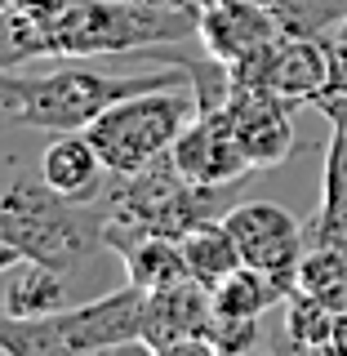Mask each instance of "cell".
I'll use <instances>...</instances> for the list:
<instances>
[{
  "mask_svg": "<svg viewBox=\"0 0 347 356\" xmlns=\"http://www.w3.org/2000/svg\"><path fill=\"white\" fill-rule=\"evenodd\" d=\"M18 107H22V72L0 67V129L18 125Z\"/></svg>",
  "mask_w": 347,
  "mask_h": 356,
  "instance_id": "7402d4cb",
  "label": "cell"
},
{
  "mask_svg": "<svg viewBox=\"0 0 347 356\" xmlns=\"http://www.w3.org/2000/svg\"><path fill=\"white\" fill-rule=\"evenodd\" d=\"M298 289V276H281V272H263V267L241 263L214 289V312L223 316H241V321H263V312L285 307V298Z\"/></svg>",
  "mask_w": 347,
  "mask_h": 356,
  "instance_id": "e0dca14e",
  "label": "cell"
},
{
  "mask_svg": "<svg viewBox=\"0 0 347 356\" xmlns=\"http://www.w3.org/2000/svg\"><path fill=\"white\" fill-rule=\"evenodd\" d=\"M223 222H227L232 241H236L241 259L250 267L298 276V263H303V250H307V227L289 214L285 205L245 200V205H232L227 214H223Z\"/></svg>",
  "mask_w": 347,
  "mask_h": 356,
  "instance_id": "ba28073f",
  "label": "cell"
},
{
  "mask_svg": "<svg viewBox=\"0 0 347 356\" xmlns=\"http://www.w3.org/2000/svg\"><path fill=\"white\" fill-rule=\"evenodd\" d=\"M9 5H14V0H0V14H9Z\"/></svg>",
  "mask_w": 347,
  "mask_h": 356,
  "instance_id": "4316f807",
  "label": "cell"
},
{
  "mask_svg": "<svg viewBox=\"0 0 347 356\" xmlns=\"http://www.w3.org/2000/svg\"><path fill=\"white\" fill-rule=\"evenodd\" d=\"M316 107L330 116V147H325V178H321V209L307 222V245L339 241L347 227V98H321Z\"/></svg>",
  "mask_w": 347,
  "mask_h": 356,
  "instance_id": "5bb4252c",
  "label": "cell"
},
{
  "mask_svg": "<svg viewBox=\"0 0 347 356\" xmlns=\"http://www.w3.org/2000/svg\"><path fill=\"white\" fill-rule=\"evenodd\" d=\"M205 343H209V356L254 352V348H259V321H241V316H223V312H214Z\"/></svg>",
  "mask_w": 347,
  "mask_h": 356,
  "instance_id": "44dd1931",
  "label": "cell"
},
{
  "mask_svg": "<svg viewBox=\"0 0 347 356\" xmlns=\"http://www.w3.org/2000/svg\"><path fill=\"white\" fill-rule=\"evenodd\" d=\"M107 250L120 254V263H125V281H134L143 294L165 289L174 281H187V259H183V245H178L174 236L134 232V227H120V222L107 218Z\"/></svg>",
  "mask_w": 347,
  "mask_h": 356,
  "instance_id": "4fadbf2b",
  "label": "cell"
},
{
  "mask_svg": "<svg viewBox=\"0 0 347 356\" xmlns=\"http://www.w3.org/2000/svg\"><path fill=\"white\" fill-rule=\"evenodd\" d=\"M170 85H192V67L161 58L152 72L111 76V72H94L85 63H67L49 76H22L18 129H40V134L89 129L120 98L147 94V89H170Z\"/></svg>",
  "mask_w": 347,
  "mask_h": 356,
  "instance_id": "3957f363",
  "label": "cell"
},
{
  "mask_svg": "<svg viewBox=\"0 0 347 356\" xmlns=\"http://www.w3.org/2000/svg\"><path fill=\"white\" fill-rule=\"evenodd\" d=\"M339 40H347V14H343V22H339V31H334Z\"/></svg>",
  "mask_w": 347,
  "mask_h": 356,
  "instance_id": "484cf974",
  "label": "cell"
},
{
  "mask_svg": "<svg viewBox=\"0 0 347 356\" xmlns=\"http://www.w3.org/2000/svg\"><path fill=\"white\" fill-rule=\"evenodd\" d=\"M143 307H147V294L129 281L103 298L72 303L63 312H49V316H0V352L81 356L143 348Z\"/></svg>",
  "mask_w": 347,
  "mask_h": 356,
  "instance_id": "277c9868",
  "label": "cell"
},
{
  "mask_svg": "<svg viewBox=\"0 0 347 356\" xmlns=\"http://www.w3.org/2000/svg\"><path fill=\"white\" fill-rule=\"evenodd\" d=\"M232 120V134L245 147L254 170H276L294 156V116H289V103L267 89H250V85H236L232 103L223 107Z\"/></svg>",
  "mask_w": 347,
  "mask_h": 356,
  "instance_id": "7c38bea8",
  "label": "cell"
},
{
  "mask_svg": "<svg viewBox=\"0 0 347 356\" xmlns=\"http://www.w3.org/2000/svg\"><path fill=\"white\" fill-rule=\"evenodd\" d=\"M103 156L89 143L85 129H72V134H54V143L40 152V178L63 196H76V200H98L103 196Z\"/></svg>",
  "mask_w": 347,
  "mask_h": 356,
  "instance_id": "9a60e30c",
  "label": "cell"
},
{
  "mask_svg": "<svg viewBox=\"0 0 347 356\" xmlns=\"http://www.w3.org/2000/svg\"><path fill=\"white\" fill-rule=\"evenodd\" d=\"M170 156L178 174L200 187H236L245 174H254L250 156L232 134L227 111H196L192 125L178 134V143L170 147Z\"/></svg>",
  "mask_w": 347,
  "mask_h": 356,
  "instance_id": "30bf717a",
  "label": "cell"
},
{
  "mask_svg": "<svg viewBox=\"0 0 347 356\" xmlns=\"http://www.w3.org/2000/svg\"><path fill=\"white\" fill-rule=\"evenodd\" d=\"M236 85L267 89V94L285 98L289 107H316L330 89V40L321 36H276L272 44H263L259 54L232 63Z\"/></svg>",
  "mask_w": 347,
  "mask_h": 356,
  "instance_id": "52a82bcc",
  "label": "cell"
},
{
  "mask_svg": "<svg viewBox=\"0 0 347 356\" xmlns=\"http://www.w3.org/2000/svg\"><path fill=\"white\" fill-rule=\"evenodd\" d=\"M214 321V294L200 281H174L152 289L143 307V348L147 352H209L205 334Z\"/></svg>",
  "mask_w": 347,
  "mask_h": 356,
  "instance_id": "9c48e42d",
  "label": "cell"
},
{
  "mask_svg": "<svg viewBox=\"0 0 347 356\" xmlns=\"http://www.w3.org/2000/svg\"><path fill=\"white\" fill-rule=\"evenodd\" d=\"M334 330H339V312L316 294L294 289L285 298V334L298 352H334Z\"/></svg>",
  "mask_w": 347,
  "mask_h": 356,
  "instance_id": "ffe728a7",
  "label": "cell"
},
{
  "mask_svg": "<svg viewBox=\"0 0 347 356\" xmlns=\"http://www.w3.org/2000/svg\"><path fill=\"white\" fill-rule=\"evenodd\" d=\"M325 98H347V40H330V89Z\"/></svg>",
  "mask_w": 347,
  "mask_h": 356,
  "instance_id": "603a6c76",
  "label": "cell"
},
{
  "mask_svg": "<svg viewBox=\"0 0 347 356\" xmlns=\"http://www.w3.org/2000/svg\"><path fill=\"white\" fill-rule=\"evenodd\" d=\"M178 245H183V259H187V276L200 281L209 294H214V289L245 263L223 218H209V222H200V227H192Z\"/></svg>",
  "mask_w": 347,
  "mask_h": 356,
  "instance_id": "ac0fdd59",
  "label": "cell"
},
{
  "mask_svg": "<svg viewBox=\"0 0 347 356\" xmlns=\"http://www.w3.org/2000/svg\"><path fill=\"white\" fill-rule=\"evenodd\" d=\"M0 298H5V316H49V312L72 307L67 272L45 259H27V254L5 272Z\"/></svg>",
  "mask_w": 347,
  "mask_h": 356,
  "instance_id": "2e32d148",
  "label": "cell"
},
{
  "mask_svg": "<svg viewBox=\"0 0 347 356\" xmlns=\"http://www.w3.org/2000/svg\"><path fill=\"white\" fill-rule=\"evenodd\" d=\"M276 36H285L281 18L259 0H205L196 9V40L218 63H241Z\"/></svg>",
  "mask_w": 347,
  "mask_h": 356,
  "instance_id": "8fae6325",
  "label": "cell"
},
{
  "mask_svg": "<svg viewBox=\"0 0 347 356\" xmlns=\"http://www.w3.org/2000/svg\"><path fill=\"white\" fill-rule=\"evenodd\" d=\"M223 187H200L178 174L174 156H161L138 174H120L107 192V218L134 232H156V236L183 241L192 227L209 218H223Z\"/></svg>",
  "mask_w": 347,
  "mask_h": 356,
  "instance_id": "8992f818",
  "label": "cell"
},
{
  "mask_svg": "<svg viewBox=\"0 0 347 356\" xmlns=\"http://www.w3.org/2000/svg\"><path fill=\"white\" fill-rule=\"evenodd\" d=\"M107 205L98 200H76L54 192L49 183L31 174L9 178L0 192V222L14 236V245L27 259H45L63 272H76L89 254L107 250Z\"/></svg>",
  "mask_w": 347,
  "mask_h": 356,
  "instance_id": "7a4b0ae2",
  "label": "cell"
},
{
  "mask_svg": "<svg viewBox=\"0 0 347 356\" xmlns=\"http://www.w3.org/2000/svg\"><path fill=\"white\" fill-rule=\"evenodd\" d=\"M67 5H72V0H14V5H9V14H14V18H31V22H40V18L63 14Z\"/></svg>",
  "mask_w": 347,
  "mask_h": 356,
  "instance_id": "cb8c5ba5",
  "label": "cell"
},
{
  "mask_svg": "<svg viewBox=\"0 0 347 356\" xmlns=\"http://www.w3.org/2000/svg\"><path fill=\"white\" fill-rule=\"evenodd\" d=\"M298 289L316 294L334 312H347V241H312L298 263Z\"/></svg>",
  "mask_w": 347,
  "mask_h": 356,
  "instance_id": "d6986e66",
  "label": "cell"
},
{
  "mask_svg": "<svg viewBox=\"0 0 347 356\" xmlns=\"http://www.w3.org/2000/svg\"><path fill=\"white\" fill-rule=\"evenodd\" d=\"M0 31H5L0 58L9 67L31 58H98L196 36V9L143 5V0H72L63 14L40 22L0 14Z\"/></svg>",
  "mask_w": 347,
  "mask_h": 356,
  "instance_id": "6da1fadb",
  "label": "cell"
},
{
  "mask_svg": "<svg viewBox=\"0 0 347 356\" xmlns=\"http://www.w3.org/2000/svg\"><path fill=\"white\" fill-rule=\"evenodd\" d=\"M18 259H22V250L14 245V236L5 232V222H0V281H5V272H9V267H14Z\"/></svg>",
  "mask_w": 347,
  "mask_h": 356,
  "instance_id": "d4e9b609",
  "label": "cell"
},
{
  "mask_svg": "<svg viewBox=\"0 0 347 356\" xmlns=\"http://www.w3.org/2000/svg\"><path fill=\"white\" fill-rule=\"evenodd\" d=\"M196 116V94L192 85H170V89H147V94L120 98L116 107H107L85 134L103 156L107 174H138L152 161L170 156L178 134L192 125Z\"/></svg>",
  "mask_w": 347,
  "mask_h": 356,
  "instance_id": "5b68a950",
  "label": "cell"
}]
</instances>
